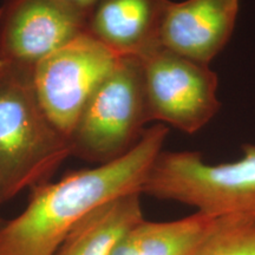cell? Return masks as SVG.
Wrapping results in <instances>:
<instances>
[{
  "instance_id": "obj_3",
  "label": "cell",
  "mask_w": 255,
  "mask_h": 255,
  "mask_svg": "<svg viewBox=\"0 0 255 255\" xmlns=\"http://www.w3.org/2000/svg\"><path fill=\"white\" fill-rule=\"evenodd\" d=\"M142 194L209 215L255 219V144L245 145L238 161L220 164L207 163L197 151L162 150Z\"/></svg>"
},
{
  "instance_id": "obj_2",
  "label": "cell",
  "mask_w": 255,
  "mask_h": 255,
  "mask_svg": "<svg viewBox=\"0 0 255 255\" xmlns=\"http://www.w3.org/2000/svg\"><path fill=\"white\" fill-rule=\"evenodd\" d=\"M33 66L0 59V202L46 183L66 158L70 142L38 98Z\"/></svg>"
},
{
  "instance_id": "obj_12",
  "label": "cell",
  "mask_w": 255,
  "mask_h": 255,
  "mask_svg": "<svg viewBox=\"0 0 255 255\" xmlns=\"http://www.w3.org/2000/svg\"><path fill=\"white\" fill-rule=\"evenodd\" d=\"M190 255H255V219L220 216Z\"/></svg>"
},
{
  "instance_id": "obj_7",
  "label": "cell",
  "mask_w": 255,
  "mask_h": 255,
  "mask_svg": "<svg viewBox=\"0 0 255 255\" xmlns=\"http://www.w3.org/2000/svg\"><path fill=\"white\" fill-rule=\"evenodd\" d=\"M89 15L60 0H4L0 59L34 66L87 32Z\"/></svg>"
},
{
  "instance_id": "obj_6",
  "label": "cell",
  "mask_w": 255,
  "mask_h": 255,
  "mask_svg": "<svg viewBox=\"0 0 255 255\" xmlns=\"http://www.w3.org/2000/svg\"><path fill=\"white\" fill-rule=\"evenodd\" d=\"M120 58L84 32L33 66L41 107L68 139L91 96Z\"/></svg>"
},
{
  "instance_id": "obj_8",
  "label": "cell",
  "mask_w": 255,
  "mask_h": 255,
  "mask_svg": "<svg viewBox=\"0 0 255 255\" xmlns=\"http://www.w3.org/2000/svg\"><path fill=\"white\" fill-rule=\"evenodd\" d=\"M240 0H169L159 28L162 47L209 65L237 25Z\"/></svg>"
},
{
  "instance_id": "obj_11",
  "label": "cell",
  "mask_w": 255,
  "mask_h": 255,
  "mask_svg": "<svg viewBox=\"0 0 255 255\" xmlns=\"http://www.w3.org/2000/svg\"><path fill=\"white\" fill-rule=\"evenodd\" d=\"M220 216L195 212L171 221H143L132 229L111 255H190Z\"/></svg>"
},
{
  "instance_id": "obj_10",
  "label": "cell",
  "mask_w": 255,
  "mask_h": 255,
  "mask_svg": "<svg viewBox=\"0 0 255 255\" xmlns=\"http://www.w3.org/2000/svg\"><path fill=\"white\" fill-rule=\"evenodd\" d=\"M142 193H130L104 203L73 226L55 255H111L144 219Z\"/></svg>"
},
{
  "instance_id": "obj_14",
  "label": "cell",
  "mask_w": 255,
  "mask_h": 255,
  "mask_svg": "<svg viewBox=\"0 0 255 255\" xmlns=\"http://www.w3.org/2000/svg\"><path fill=\"white\" fill-rule=\"evenodd\" d=\"M0 206H1V202H0ZM5 222H6V220H5L4 218H2L1 214H0V229L2 228V226L5 225Z\"/></svg>"
},
{
  "instance_id": "obj_9",
  "label": "cell",
  "mask_w": 255,
  "mask_h": 255,
  "mask_svg": "<svg viewBox=\"0 0 255 255\" xmlns=\"http://www.w3.org/2000/svg\"><path fill=\"white\" fill-rule=\"evenodd\" d=\"M169 0H100L91 9L87 32L121 57H142L159 44Z\"/></svg>"
},
{
  "instance_id": "obj_4",
  "label": "cell",
  "mask_w": 255,
  "mask_h": 255,
  "mask_svg": "<svg viewBox=\"0 0 255 255\" xmlns=\"http://www.w3.org/2000/svg\"><path fill=\"white\" fill-rule=\"evenodd\" d=\"M151 122L138 57H121L83 109L69 137L71 156L104 164L135 146Z\"/></svg>"
},
{
  "instance_id": "obj_5",
  "label": "cell",
  "mask_w": 255,
  "mask_h": 255,
  "mask_svg": "<svg viewBox=\"0 0 255 255\" xmlns=\"http://www.w3.org/2000/svg\"><path fill=\"white\" fill-rule=\"evenodd\" d=\"M139 59L151 121L194 133L219 113V78L209 65L161 45Z\"/></svg>"
},
{
  "instance_id": "obj_1",
  "label": "cell",
  "mask_w": 255,
  "mask_h": 255,
  "mask_svg": "<svg viewBox=\"0 0 255 255\" xmlns=\"http://www.w3.org/2000/svg\"><path fill=\"white\" fill-rule=\"evenodd\" d=\"M168 133V127L157 123L122 157L31 188L25 209L0 229V255H55L85 215L120 196L142 193Z\"/></svg>"
},
{
  "instance_id": "obj_13",
  "label": "cell",
  "mask_w": 255,
  "mask_h": 255,
  "mask_svg": "<svg viewBox=\"0 0 255 255\" xmlns=\"http://www.w3.org/2000/svg\"><path fill=\"white\" fill-rule=\"evenodd\" d=\"M60 1L65 2L72 7L82 9V11L89 12L90 13L91 9L94 8V6L97 4L100 0H60Z\"/></svg>"
}]
</instances>
